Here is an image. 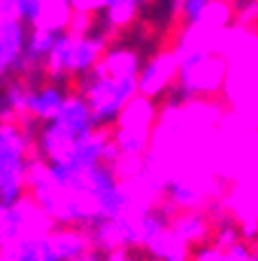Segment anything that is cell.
Returning a JSON list of instances; mask_svg holds the SVG:
<instances>
[{
    "mask_svg": "<svg viewBox=\"0 0 258 261\" xmlns=\"http://www.w3.org/2000/svg\"><path fill=\"white\" fill-rule=\"evenodd\" d=\"M188 89H191V82H188L186 65L175 63L156 87L142 93V105L147 110V117H145V126H142L137 149L133 154L135 161H140L145 166L151 159L158 130L163 128L167 114L175 112V110L188 108Z\"/></svg>",
    "mask_w": 258,
    "mask_h": 261,
    "instance_id": "obj_2",
    "label": "cell"
},
{
    "mask_svg": "<svg viewBox=\"0 0 258 261\" xmlns=\"http://www.w3.org/2000/svg\"><path fill=\"white\" fill-rule=\"evenodd\" d=\"M117 3H121V0H117Z\"/></svg>",
    "mask_w": 258,
    "mask_h": 261,
    "instance_id": "obj_16",
    "label": "cell"
},
{
    "mask_svg": "<svg viewBox=\"0 0 258 261\" xmlns=\"http://www.w3.org/2000/svg\"><path fill=\"white\" fill-rule=\"evenodd\" d=\"M195 23V0H130L100 47L112 59H130V84L145 89L158 63L179 56Z\"/></svg>",
    "mask_w": 258,
    "mask_h": 261,
    "instance_id": "obj_1",
    "label": "cell"
},
{
    "mask_svg": "<svg viewBox=\"0 0 258 261\" xmlns=\"http://www.w3.org/2000/svg\"><path fill=\"white\" fill-rule=\"evenodd\" d=\"M63 3H65V0H63Z\"/></svg>",
    "mask_w": 258,
    "mask_h": 261,
    "instance_id": "obj_17",
    "label": "cell"
},
{
    "mask_svg": "<svg viewBox=\"0 0 258 261\" xmlns=\"http://www.w3.org/2000/svg\"><path fill=\"white\" fill-rule=\"evenodd\" d=\"M12 31H14V56H21L40 47L42 38V21L31 7H19L12 14Z\"/></svg>",
    "mask_w": 258,
    "mask_h": 261,
    "instance_id": "obj_9",
    "label": "cell"
},
{
    "mask_svg": "<svg viewBox=\"0 0 258 261\" xmlns=\"http://www.w3.org/2000/svg\"><path fill=\"white\" fill-rule=\"evenodd\" d=\"M61 126H63L61 114L54 108L14 100L3 112L0 133H5L14 145H23V142H51L54 136L61 130Z\"/></svg>",
    "mask_w": 258,
    "mask_h": 261,
    "instance_id": "obj_6",
    "label": "cell"
},
{
    "mask_svg": "<svg viewBox=\"0 0 258 261\" xmlns=\"http://www.w3.org/2000/svg\"><path fill=\"white\" fill-rule=\"evenodd\" d=\"M228 77H231V61L221 65V72L212 84H200V87H191L188 89V105H195V108L203 110H212L226 119L233 117L237 112L235 98L231 96V89H228Z\"/></svg>",
    "mask_w": 258,
    "mask_h": 261,
    "instance_id": "obj_8",
    "label": "cell"
},
{
    "mask_svg": "<svg viewBox=\"0 0 258 261\" xmlns=\"http://www.w3.org/2000/svg\"><path fill=\"white\" fill-rule=\"evenodd\" d=\"M114 23H117V3L114 0H98V3L81 7L75 42L91 49L98 47L112 33Z\"/></svg>",
    "mask_w": 258,
    "mask_h": 261,
    "instance_id": "obj_7",
    "label": "cell"
},
{
    "mask_svg": "<svg viewBox=\"0 0 258 261\" xmlns=\"http://www.w3.org/2000/svg\"><path fill=\"white\" fill-rule=\"evenodd\" d=\"M100 80H102V84H107V87H117L119 84V72L114 70L112 63L100 68Z\"/></svg>",
    "mask_w": 258,
    "mask_h": 261,
    "instance_id": "obj_12",
    "label": "cell"
},
{
    "mask_svg": "<svg viewBox=\"0 0 258 261\" xmlns=\"http://www.w3.org/2000/svg\"><path fill=\"white\" fill-rule=\"evenodd\" d=\"M237 31H242L249 40H256L258 38V14H256V10L247 12V14L242 16V21H240Z\"/></svg>",
    "mask_w": 258,
    "mask_h": 261,
    "instance_id": "obj_11",
    "label": "cell"
},
{
    "mask_svg": "<svg viewBox=\"0 0 258 261\" xmlns=\"http://www.w3.org/2000/svg\"><path fill=\"white\" fill-rule=\"evenodd\" d=\"M3 5H5V0H0V7H3Z\"/></svg>",
    "mask_w": 258,
    "mask_h": 261,
    "instance_id": "obj_15",
    "label": "cell"
},
{
    "mask_svg": "<svg viewBox=\"0 0 258 261\" xmlns=\"http://www.w3.org/2000/svg\"><path fill=\"white\" fill-rule=\"evenodd\" d=\"M79 12H81V5L77 0H65L63 3V19L49 31V38H51L54 47L75 42L77 26H79Z\"/></svg>",
    "mask_w": 258,
    "mask_h": 261,
    "instance_id": "obj_10",
    "label": "cell"
},
{
    "mask_svg": "<svg viewBox=\"0 0 258 261\" xmlns=\"http://www.w3.org/2000/svg\"><path fill=\"white\" fill-rule=\"evenodd\" d=\"M205 59H207V61H212V63H219V65L228 63V56L223 54V51H216V49H212V51H207V54H205Z\"/></svg>",
    "mask_w": 258,
    "mask_h": 261,
    "instance_id": "obj_13",
    "label": "cell"
},
{
    "mask_svg": "<svg viewBox=\"0 0 258 261\" xmlns=\"http://www.w3.org/2000/svg\"><path fill=\"white\" fill-rule=\"evenodd\" d=\"M145 89L128 91L117 105L98 108L93 112L81 114V133L96 149H109V152H128L126 145V117L137 103H142Z\"/></svg>",
    "mask_w": 258,
    "mask_h": 261,
    "instance_id": "obj_5",
    "label": "cell"
},
{
    "mask_svg": "<svg viewBox=\"0 0 258 261\" xmlns=\"http://www.w3.org/2000/svg\"><path fill=\"white\" fill-rule=\"evenodd\" d=\"M240 7H242L244 12H251L258 7V0H240Z\"/></svg>",
    "mask_w": 258,
    "mask_h": 261,
    "instance_id": "obj_14",
    "label": "cell"
},
{
    "mask_svg": "<svg viewBox=\"0 0 258 261\" xmlns=\"http://www.w3.org/2000/svg\"><path fill=\"white\" fill-rule=\"evenodd\" d=\"M59 63V49L54 44H42V47H35L28 54L12 56L10 61L0 65V70L10 80L16 100L44 105L51 98Z\"/></svg>",
    "mask_w": 258,
    "mask_h": 261,
    "instance_id": "obj_3",
    "label": "cell"
},
{
    "mask_svg": "<svg viewBox=\"0 0 258 261\" xmlns=\"http://www.w3.org/2000/svg\"><path fill=\"white\" fill-rule=\"evenodd\" d=\"M102 87L100 70L89 61H63L56 70L51 98L63 110H79L81 114L98 110V91Z\"/></svg>",
    "mask_w": 258,
    "mask_h": 261,
    "instance_id": "obj_4",
    "label": "cell"
}]
</instances>
